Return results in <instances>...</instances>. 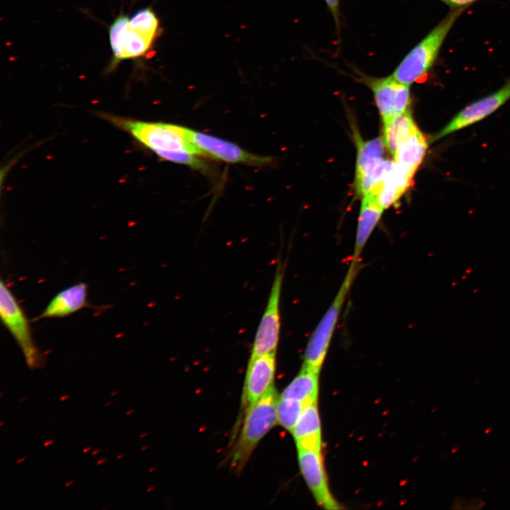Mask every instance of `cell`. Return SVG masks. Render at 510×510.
Segmentation results:
<instances>
[{"mask_svg": "<svg viewBox=\"0 0 510 510\" xmlns=\"http://www.w3.org/2000/svg\"><path fill=\"white\" fill-rule=\"evenodd\" d=\"M276 354L269 353L249 358L242 396L244 413L273 386Z\"/></svg>", "mask_w": 510, "mask_h": 510, "instance_id": "obj_10", "label": "cell"}, {"mask_svg": "<svg viewBox=\"0 0 510 510\" xmlns=\"http://www.w3.org/2000/svg\"><path fill=\"white\" fill-rule=\"evenodd\" d=\"M358 263L351 262L332 302L312 332L307 344L303 366L319 371L328 351L340 313L358 271Z\"/></svg>", "mask_w": 510, "mask_h": 510, "instance_id": "obj_4", "label": "cell"}, {"mask_svg": "<svg viewBox=\"0 0 510 510\" xmlns=\"http://www.w3.org/2000/svg\"><path fill=\"white\" fill-rule=\"evenodd\" d=\"M113 404V401L107 402L105 404V406H106V407H109V406L112 405Z\"/></svg>", "mask_w": 510, "mask_h": 510, "instance_id": "obj_35", "label": "cell"}, {"mask_svg": "<svg viewBox=\"0 0 510 510\" xmlns=\"http://www.w3.org/2000/svg\"><path fill=\"white\" fill-rule=\"evenodd\" d=\"M283 279V266L279 262L265 310L255 334L249 358L276 352L280 330V302Z\"/></svg>", "mask_w": 510, "mask_h": 510, "instance_id": "obj_6", "label": "cell"}, {"mask_svg": "<svg viewBox=\"0 0 510 510\" xmlns=\"http://www.w3.org/2000/svg\"><path fill=\"white\" fill-rule=\"evenodd\" d=\"M135 410L133 409H130L125 412L126 416H130L134 413Z\"/></svg>", "mask_w": 510, "mask_h": 510, "instance_id": "obj_31", "label": "cell"}, {"mask_svg": "<svg viewBox=\"0 0 510 510\" xmlns=\"http://www.w3.org/2000/svg\"><path fill=\"white\" fill-rule=\"evenodd\" d=\"M335 21L337 30L340 28L339 0H324Z\"/></svg>", "mask_w": 510, "mask_h": 510, "instance_id": "obj_23", "label": "cell"}, {"mask_svg": "<svg viewBox=\"0 0 510 510\" xmlns=\"http://www.w3.org/2000/svg\"><path fill=\"white\" fill-rule=\"evenodd\" d=\"M356 142V188L364 196L382 178L392 161L384 159L385 144L381 139L366 142L357 140Z\"/></svg>", "mask_w": 510, "mask_h": 510, "instance_id": "obj_9", "label": "cell"}, {"mask_svg": "<svg viewBox=\"0 0 510 510\" xmlns=\"http://www.w3.org/2000/svg\"><path fill=\"white\" fill-rule=\"evenodd\" d=\"M4 425V421H1L0 426H2Z\"/></svg>", "mask_w": 510, "mask_h": 510, "instance_id": "obj_37", "label": "cell"}, {"mask_svg": "<svg viewBox=\"0 0 510 510\" xmlns=\"http://www.w3.org/2000/svg\"><path fill=\"white\" fill-rule=\"evenodd\" d=\"M92 448H92L91 446L86 447V448H84L82 450V453H89V451H91V450H92Z\"/></svg>", "mask_w": 510, "mask_h": 510, "instance_id": "obj_30", "label": "cell"}, {"mask_svg": "<svg viewBox=\"0 0 510 510\" xmlns=\"http://www.w3.org/2000/svg\"><path fill=\"white\" fill-rule=\"evenodd\" d=\"M0 316L2 324L22 350L28 368L34 369L44 363L43 357L33 341L26 314L2 279L0 281Z\"/></svg>", "mask_w": 510, "mask_h": 510, "instance_id": "obj_5", "label": "cell"}, {"mask_svg": "<svg viewBox=\"0 0 510 510\" xmlns=\"http://www.w3.org/2000/svg\"><path fill=\"white\" fill-rule=\"evenodd\" d=\"M189 136L192 143L200 152L201 156L227 163L254 166H265L272 162L271 157L251 153L233 142L207 133L189 128Z\"/></svg>", "mask_w": 510, "mask_h": 510, "instance_id": "obj_8", "label": "cell"}, {"mask_svg": "<svg viewBox=\"0 0 510 510\" xmlns=\"http://www.w3.org/2000/svg\"><path fill=\"white\" fill-rule=\"evenodd\" d=\"M510 99V79L498 91L460 111L434 138L436 140L487 117Z\"/></svg>", "mask_w": 510, "mask_h": 510, "instance_id": "obj_12", "label": "cell"}, {"mask_svg": "<svg viewBox=\"0 0 510 510\" xmlns=\"http://www.w3.org/2000/svg\"><path fill=\"white\" fill-rule=\"evenodd\" d=\"M291 433L297 448L321 451V426L317 402L305 406Z\"/></svg>", "mask_w": 510, "mask_h": 510, "instance_id": "obj_16", "label": "cell"}, {"mask_svg": "<svg viewBox=\"0 0 510 510\" xmlns=\"http://www.w3.org/2000/svg\"><path fill=\"white\" fill-rule=\"evenodd\" d=\"M426 149V138L416 127L397 149L393 156L395 162L414 176L424 159Z\"/></svg>", "mask_w": 510, "mask_h": 510, "instance_id": "obj_18", "label": "cell"}, {"mask_svg": "<svg viewBox=\"0 0 510 510\" xmlns=\"http://www.w3.org/2000/svg\"><path fill=\"white\" fill-rule=\"evenodd\" d=\"M101 451H102V449H101V448H97V449H96V450H94L91 453V455L92 456H94V455H96L99 454Z\"/></svg>", "mask_w": 510, "mask_h": 510, "instance_id": "obj_26", "label": "cell"}, {"mask_svg": "<svg viewBox=\"0 0 510 510\" xmlns=\"http://www.w3.org/2000/svg\"><path fill=\"white\" fill-rule=\"evenodd\" d=\"M129 26L154 40L160 34L159 18L149 8H143L135 11L129 18Z\"/></svg>", "mask_w": 510, "mask_h": 510, "instance_id": "obj_22", "label": "cell"}, {"mask_svg": "<svg viewBox=\"0 0 510 510\" xmlns=\"http://www.w3.org/2000/svg\"><path fill=\"white\" fill-rule=\"evenodd\" d=\"M278 400L276 390L272 386L244 413L242 430L232 448L231 466L235 470L244 468L258 443L277 424Z\"/></svg>", "mask_w": 510, "mask_h": 510, "instance_id": "obj_2", "label": "cell"}, {"mask_svg": "<svg viewBox=\"0 0 510 510\" xmlns=\"http://www.w3.org/2000/svg\"><path fill=\"white\" fill-rule=\"evenodd\" d=\"M464 10L465 8L453 9L408 52L392 76L397 81L409 86L424 76L432 67L446 36Z\"/></svg>", "mask_w": 510, "mask_h": 510, "instance_id": "obj_3", "label": "cell"}, {"mask_svg": "<svg viewBox=\"0 0 510 510\" xmlns=\"http://www.w3.org/2000/svg\"><path fill=\"white\" fill-rule=\"evenodd\" d=\"M303 402L279 397L276 404L277 421L292 432L305 406Z\"/></svg>", "mask_w": 510, "mask_h": 510, "instance_id": "obj_21", "label": "cell"}, {"mask_svg": "<svg viewBox=\"0 0 510 510\" xmlns=\"http://www.w3.org/2000/svg\"><path fill=\"white\" fill-rule=\"evenodd\" d=\"M453 9L465 8L476 0H439Z\"/></svg>", "mask_w": 510, "mask_h": 510, "instance_id": "obj_24", "label": "cell"}, {"mask_svg": "<svg viewBox=\"0 0 510 510\" xmlns=\"http://www.w3.org/2000/svg\"><path fill=\"white\" fill-rule=\"evenodd\" d=\"M26 460V458H21L18 460H17L16 463L20 464L23 463Z\"/></svg>", "mask_w": 510, "mask_h": 510, "instance_id": "obj_33", "label": "cell"}, {"mask_svg": "<svg viewBox=\"0 0 510 510\" xmlns=\"http://www.w3.org/2000/svg\"><path fill=\"white\" fill-rule=\"evenodd\" d=\"M361 79L373 91L382 119L407 110L410 102L409 86L397 81L392 76L384 78L362 76Z\"/></svg>", "mask_w": 510, "mask_h": 510, "instance_id": "obj_11", "label": "cell"}, {"mask_svg": "<svg viewBox=\"0 0 510 510\" xmlns=\"http://www.w3.org/2000/svg\"><path fill=\"white\" fill-rule=\"evenodd\" d=\"M383 210L373 198L369 195L363 196L358 219L352 262L358 263L360 256Z\"/></svg>", "mask_w": 510, "mask_h": 510, "instance_id": "obj_17", "label": "cell"}, {"mask_svg": "<svg viewBox=\"0 0 510 510\" xmlns=\"http://www.w3.org/2000/svg\"><path fill=\"white\" fill-rule=\"evenodd\" d=\"M298 456L301 473L317 503L324 509H339L329 490L321 451L298 447Z\"/></svg>", "mask_w": 510, "mask_h": 510, "instance_id": "obj_13", "label": "cell"}, {"mask_svg": "<svg viewBox=\"0 0 510 510\" xmlns=\"http://www.w3.org/2000/svg\"><path fill=\"white\" fill-rule=\"evenodd\" d=\"M98 115L128 133L162 159L169 154L178 152L201 156L190 139L188 128L168 123L135 120L103 112L99 113Z\"/></svg>", "mask_w": 510, "mask_h": 510, "instance_id": "obj_1", "label": "cell"}, {"mask_svg": "<svg viewBox=\"0 0 510 510\" xmlns=\"http://www.w3.org/2000/svg\"><path fill=\"white\" fill-rule=\"evenodd\" d=\"M383 142L394 156L400 144L409 136L416 125L408 110L383 118Z\"/></svg>", "mask_w": 510, "mask_h": 510, "instance_id": "obj_19", "label": "cell"}, {"mask_svg": "<svg viewBox=\"0 0 510 510\" xmlns=\"http://www.w3.org/2000/svg\"><path fill=\"white\" fill-rule=\"evenodd\" d=\"M54 442L55 441L53 439L47 440L44 442L43 446L44 447H48L51 446Z\"/></svg>", "mask_w": 510, "mask_h": 510, "instance_id": "obj_25", "label": "cell"}, {"mask_svg": "<svg viewBox=\"0 0 510 510\" xmlns=\"http://www.w3.org/2000/svg\"><path fill=\"white\" fill-rule=\"evenodd\" d=\"M26 400V397H22L21 400H19V402H21L22 401L23 402Z\"/></svg>", "mask_w": 510, "mask_h": 510, "instance_id": "obj_36", "label": "cell"}, {"mask_svg": "<svg viewBox=\"0 0 510 510\" xmlns=\"http://www.w3.org/2000/svg\"><path fill=\"white\" fill-rule=\"evenodd\" d=\"M74 483V480H69V481L66 482L64 483V486L65 487H70L71 485H72Z\"/></svg>", "mask_w": 510, "mask_h": 510, "instance_id": "obj_29", "label": "cell"}, {"mask_svg": "<svg viewBox=\"0 0 510 510\" xmlns=\"http://www.w3.org/2000/svg\"><path fill=\"white\" fill-rule=\"evenodd\" d=\"M413 175L392 162L382 178L365 195H369L385 210L396 201L409 187Z\"/></svg>", "mask_w": 510, "mask_h": 510, "instance_id": "obj_14", "label": "cell"}, {"mask_svg": "<svg viewBox=\"0 0 510 510\" xmlns=\"http://www.w3.org/2000/svg\"><path fill=\"white\" fill-rule=\"evenodd\" d=\"M125 456V454L121 453V454L118 455L116 457V459H118V460L122 459V458H124Z\"/></svg>", "mask_w": 510, "mask_h": 510, "instance_id": "obj_34", "label": "cell"}, {"mask_svg": "<svg viewBox=\"0 0 510 510\" xmlns=\"http://www.w3.org/2000/svg\"><path fill=\"white\" fill-rule=\"evenodd\" d=\"M106 460H107V458H100L96 461V465H102L104 463H106Z\"/></svg>", "mask_w": 510, "mask_h": 510, "instance_id": "obj_27", "label": "cell"}, {"mask_svg": "<svg viewBox=\"0 0 510 510\" xmlns=\"http://www.w3.org/2000/svg\"><path fill=\"white\" fill-rule=\"evenodd\" d=\"M88 287L84 282L73 284L58 292L37 319L62 318L89 305Z\"/></svg>", "mask_w": 510, "mask_h": 510, "instance_id": "obj_15", "label": "cell"}, {"mask_svg": "<svg viewBox=\"0 0 510 510\" xmlns=\"http://www.w3.org/2000/svg\"><path fill=\"white\" fill-rule=\"evenodd\" d=\"M109 42L113 60L108 70L113 71L125 60L141 57L152 48L154 39L133 29L129 26V17L118 16L109 27Z\"/></svg>", "mask_w": 510, "mask_h": 510, "instance_id": "obj_7", "label": "cell"}, {"mask_svg": "<svg viewBox=\"0 0 510 510\" xmlns=\"http://www.w3.org/2000/svg\"><path fill=\"white\" fill-rule=\"evenodd\" d=\"M119 392H120L119 390L113 391V392L110 393V396H111V397H114V396L118 395Z\"/></svg>", "mask_w": 510, "mask_h": 510, "instance_id": "obj_32", "label": "cell"}, {"mask_svg": "<svg viewBox=\"0 0 510 510\" xmlns=\"http://www.w3.org/2000/svg\"><path fill=\"white\" fill-rule=\"evenodd\" d=\"M319 371L305 366L285 388L280 397L292 399L310 404L317 402Z\"/></svg>", "mask_w": 510, "mask_h": 510, "instance_id": "obj_20", "label": "cell"}, {"mask_svg": "<svg viewBox=\"0 0 510 510\" xmlns=\"http://www.w3.org/2000/svg\"><path fill=\"white\" fill-rule=\"evenodd\" d=\"M69 397H70L69 395H62V396L60 397V402H64L65 400H67V399H69Z\"/></svg>", "mask_w": 510, "mask_h": 510, "instance_id": "obj_28", "label": "cell"}]
</instances>
